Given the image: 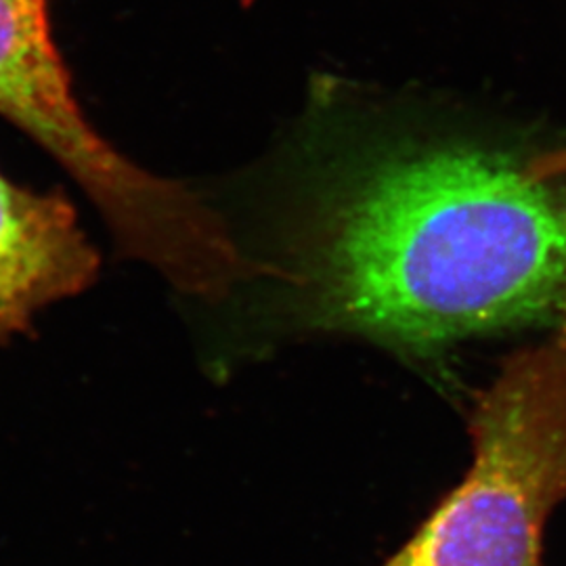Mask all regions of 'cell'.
I'll list each match as a JSON object with an SVG mask.
<instances>
[{"label":"cell","mask_w":566,"mask_h":566,"mask_svg":"<svg viewBox=\"0 0 566 566\" xmlns=\"http://www.w3.org/2000/svg\"><path fill=\"white\" fill-rule=\"evenodd\" d=\"M472 464L382 566H542L566 502V325L504 359L470 416Z\"/></svg>","instance_id":"3957f363"},{"label":"cell","mask_w":566,"mask_h":566,"mask_svg":"<svg viewBox=\"0 0 566 566\" xmlns=\"http://www.w3.org/2000/svg\"><path fill=\"white\" fill-rule=\"evenodd\" d=\"M306 166L283 238L250 275L292 332L426 355L566 325V177L432 122L343 128Z\"/></svg>","instance_id":"6da1fadb"},{"label":"cell","mask_w":566,"mask_h":566,"mask_svg":"<svg viewBox=\"0 0 566 566\" xmlns=\"http://www.w3.org/2000/svg\"><path fill=\"white\" fill-rule=\"evenodd\" d=\"M97 254L61 196L21 189L0 175V338L97 275Z\"/></svg>","instance_id":"277c9868"},{"label":"cell","mask_w":566,"mask_h":566,"mask_svg":"<svg viewBox=\"0 0 566 566\" xmlns=\"http://www.w3.org/2000/svg\"><path fill=\"white\" fill-rule=\"evenodd\" d=\"M49 0H0V116L81 182L124 250L182 292L221 298L243 275L223 221L181 185L124 160L86 122L49 30Z\"/></svg>","instance_id":"7a4b0ae2"},{"label":"cell","mask_w":566,"mask_h":566,"mask_svg":"<svg viewBox=\"0 0 566 566\" xmlns=\"http://www.w3.org/2000/svg\"><path fill=\"white\" fill-rule=\"evenodd\" d=\"M535 168L549 177H566V149L535 156Z\"/></svg>","instance_id":"5b68a950"}]
</instances>
